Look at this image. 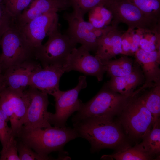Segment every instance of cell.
Listing matches in <instances>:
<instances>
[{
	"mask_svg": "<svg viewBox=\"0 0 160 160\" xmlns=\"http://www.w3.org/2000/svg\"><path fill=\"white\" fill-rule=\"evenodd\" d=\"M13 19L3 5L0 3V38L12 25Z\"/></svg>",
	"mask_w": 160,
	"mask_h": 160,
	"instance_id": "obj_32",
	"label": "cell"
},
{
	"mask_svg": "<svg viewBox=\"0 0 160 160\" xmlns=\"http://www.w3.org/2000/svg\"><path fill=\"white\" fill-rule=\"evenodd\" d=\"M1 0H0V1H1Z\"/></svg>",
	"mask_w": 160,
	"mask_h": 160,
	"instance_id": "obj_36",
	"label": "cell"
},
{
	"mask_svg": "<svg viewBox=\"0 0 160 160\" xmlns=\"http://www.w3.org/2000/svg\"><path fill=\"white\" fill-rule=\"evenodd\" d=\"M57 12H52L44 14L19 27L34 49L41 46L44 39L58 28Z\"/></svg>",
	"mask_w": 160,
	"mask_h": 160,
	"instance_id": "obj_13",
	"label": "cell"
},
{
	"mask_svg": "<svg viewBox=\"0 0 160 160\" xmlns=\"http://www.w3.org/2000/svg\"><path fill=\"white\" fill-rule=\"evenodd\" d=\"M105 66L107 75L111 77L128 75L133 71V60L124 55L117 59L102 61Z\"/></svg>",
	"mask_w": 160,
	"mask_h": 160,
	"instance_id": "obj_21",
	"label": "cell"
},
{
	"mask_svg": "<svg viewBox=\"0 0 160 160\" xmlns=\"http://www.w3.org/2000/svg\"><path fill=\"white\" fill-rule=\"evenodd\" d=\"M104 4L112 15V25L122 23L130 29L153 30L160 27V21L150 18L129 0H105Z\"/></svg>",
	"mask_w": 160,
	"mask_h": 160,
	"instance_id": "obj_5",
	"label": "cell"
},
{
	"mask_svg": "<svg viewBox=\"0 0 160 160\" xmlns=\"http://www.w3.org/2000/svg\"><path fill=\"white\" fill-rule=\"evenodd\" d=\"M112 119L105 117L87 118L73 122V128L79 137L90 143L92 152L121 147L124 143L125 136Z\"/></svg>",
	"mask_w": 160,
	"mask_h": 160,
	"instance_id": "obj_1",
	"label": "cell"
},
{
	"mask_svg": "<svg viewBox=\"0 0 160 160\" xmlns=\"http://www.w3.org/2000/svg\"><path fill=\"white\" fill-rule=\"evenodd\" d=\"M134 55L136 61L142 68L145 79L143 85L135 91L138 94L160 84V52H147L139 48Z\"/></svg>",
	"mask_w": 160,
	"mask_h": 160,
	"instance_id": "obj_15",
	"label": "cell"
},
{
	"mask_svg": "<svg viewBox=\"0 0 160 160\" xmlns=\"http://www.w3.org/2000/svg\"><path fill=\"white\" fill-rule=\"evenodd\" d=\"M40 65L29 60L7 68L3 74L6 87L14 90H25L29 87L32 73Z\"/></svg>",
	"mask_w": 160,
	"mask_h": 160,
	"instance_id": "obj_17",
	"label": "cell"
},
{
	"mask_svg": "<svg viewBox=\"0 0 160 160\" xmlns=\"http://www.w3.org/2000/svg\"><path fill=\"white\" fill-rule=\"evenodd\" d=\"M140 35L138 29H130L123 33L122 37V54L131 56L140 48Z\"/></svg>",
	"mask_w": 160,
	"mask_h": 160,
	"instance_id": "obj_25",
	"label": "cell"
},
{
	"mask_svg": "<svg viewBox=\"0 0 160 160\" xmlns=\"http://www.w3.org/2000/svg\"><path fill=\"white\" fill-rule=\"evenodd\" d=\"M148 89L137 97L151 113L154 124L159 119L160 116V84Z\"/></svg>",
	"mask_w": 160,
	"mask_h": 160,
	"instance_id": "obj_22",
	"label": "cell"
},
{
	"mask_svg": "<svg viewBox=\"0 0 160 160\" xmlns=\"http://www.w3.org/2000/svg\"><path fill=\"white\" fill-rule=\"evenodd\" d=\"M86 77L80 76L78 84L74 88L65 91L60 89L52 95L55 101V112L51 113L49 122L54 126H66L68 118L75 112L78 111L82 104L78 98L80 91L87 87Z\"/></svg>",
	"mask_w": 160,
	"mask_h": 160,
	"instance_id": "obj_9",
	"label": "cell"
},
{
	"mask_svg": "<svg viewBox=\"0 0 160 160\" xmlns=\"http://www.w3.org/2000/svg\"><path fill=\"white\" fill-rule=\"evenodd\" d=\"M71 7L69 0H33L29 8L16 18L17 25L21 27L42 15L57 12Z\"/></svg>",
	"mask_w": 160,
	"mask_h": 160,
	"instance_id": "obj_18",
	"label": "cell"
},
{
	"mask_svg": "<svg viewBox=\"0 0 160 160\" xmlns=\"http://www.w3.org/2000/svg\"><path fill=\"white\" fill-rule=\"evenodd\" d=\"M88 12L89 22L97 29H102L108 26L112 19L111 12L104 4L95 7Z\"/></svg>",
	"mask_w": 160,
	"mask_h": 160,
	"instance_id": "obj_24",
	"label": "cell"
},
{
	"mask_svg": "<svg viewBox=\"0 0 160 160\" xmlns=\"http://www.w3.org/2000/svg\"><path fill=\"white\" fill-rule=\"evenodd\" d=\"M151 129L142 138L143 141L136 146L151 158L160 152V120L158 119Z\"/></svg>",
	"mask_w": 160,
	"mask_h": 160,
	"instance_id": "obj_20",
	"label": "cell"
},
{
	"mask_svg": "<svg viewBox=\"0 0 160 160\" xmlns=\"http://www.w3.org/2000/svg\"><path fill=\"white\" fill-rule=\"evenodd\" d=\"M63 18L68 23L65 34L70 38L76 44H81L89 51L95 52L103 28H95L89 22L85 21L81 13L74 10L65 13Z\"/></svg>",
	"mask_w": 160,
	"mask_h": 160,
	"instance_id": "obj_10",
	"label": "cell"
},
{
	"mask_svg": "<svg viewBox=\"0 0 160 160\" xmlns=\"http://www.w3.org/2000/svg\"><path fill=\"white\" fill-rule=\"evenodd\" d=\"M47 41L34 49V56L41 61L43 66L58 64L65 66L68 58L77 44L58 28L48 36Z\"/></svg>",
	"mask_w": 160,
	"mask_h": 160,
	"instance_id": "obj_7",
	"label": "cell"
},
{
	"mask_svg": "<svg viewBox=\"0 0 160 160\" xmlns=\"http://www.w3.org/2000/svg\"><path fill=\"white\" fill-rule=\"evenodd\" d=\"M138 30L140 38L139 48L147 52H160V27L153 30Z\"/></svg>",
	"mask_w": 160,
	"mask_h": 160,
	"instance_id": "obj_23",
	"label": "cell"
},
{
	"mask_svg": "<svg viewBox=\"0 0 160 160\" xmlns=\"http://www.w3.org/2000/svg\"><path fill=\"white\" fill-rule=\"evenodd\" d=\"M101 158L116 160H146L152 158L135 146L132 148L126 147L113 154L104 155Z\"/></svg>",
	"mask_w": 160,
	"mask_h": 160,
	"instance_id": "obj_26",
	"label": "cell"
},
{
	"mask_svg": "<svg viewBox=\"0 0 160 160\" xmlns=\"http://www.w3.org/2000/svg\"><path fill=\"white\" fill-rule=\"evenodd\" d=\"M9 119L0 108V141L2 146L0 153L4 151L15 138L11 127L7 124Z\"/></svg>",
	"mask_w": 160,
	"mask_h": 160,
	"instance_id": "obj_28",
	"label": "cell"
},
{
	"mask_svg": "<svg viewBox=\"0 0 160 160\" xmlns=\"http://www.w3.org/2000/svg\"><path fill=\"white\" fill-rule=\"evenodd\" d=\"M3 71L2 68L0 63V75L2 74V72Z\"/></svg>",
	"mask_w": 160,
	"mask_h": 160,
	"instance_id": "obj_35",
	"label": "cell"
},
{
	"mask_svg": "<svg viewBox=\"0 0 160 160\" xmlns=\"http://www.w3.org/2000/svg\"><path fill=\"white\" fill-rule=\"evenodd\" d=\"M17 141L15 138L5 150L0 153V160H20L18 154Z\"/></svg>",
	"mask_w": 160,
	"mask_h": 160,
	"instance_id": "obj_33",
	"label": "cell"
},
{
	"mask_svg": "<svg viewBox=\"0 0 160 160\" xmlns=\"http://www.w3.org/2000/svg\"><path fill=\"white\" fill-rule=\"evenodd\" d=\"M122 34L117 25L111 24L103 28L98 39L95 56L103 61L122 54Z\"/></svg>",
	"mask_w": 160,
	"mask_h": 160,
	"instance_id": "obj_16",
	"label": "cell"
},
{
	"mask_svg": "<svg viewBox=\"0 0 160 160\" xmlns=\"http://www.w3.org/2000/svg\"><path fill=\"white\" fill-rule=\"evenodd\" d=\"M65 72L64 66L58 64L43 66L40 65L32 73L29 87L52 95L59 90V83Z\"/></svg>",
	"mask_w": 160,
	"mask_h": 160,
	"instance_id": "obj_14",
	"label": "cell"
},
{
	"mask_svg": "<svg viewBox=\"0 0 160 160\" xmlns=\"http://www.w3.org/2000/svg\"><path fill=\"white\" fill-rule=\"evenodd\" d=\"M27 91L30 102L22 127L26 129H44L51 126L50 112L48 111L49 101L47 94L29 87Z\"/></svg>",
	"mask_w": 160,
	"mask_h": 160,
	"instance_id": "obj_11",
	"label": "cell"
},
{
	"mask_svg": "<svg viewBox=\"0 0 160 160\" xmlns=\"http://www.w3.org/2000/svg\"><path fill=\"white\" fill-rule=\"evenodd\" d=\"M105 0H69L73 10L81 13L84 16L90 10L101 4Z\"/></svg>",
	"mask_w": 160,
	"mask_h": 160,
	"instance_id": "obj_30",
	"label": "cell"
},
{
	"mask_svg": "<svg viewBox=\"0 0 160 160\" xmlns=\"http://www.w3.org/2000/svg\"><path fill=\"white\" fill-rule=\"evenodd\" d=\"M17 146L20 160H48L35 152L20 140L17 141Z\"/></svg>",
	"mask_w": 160,
	"mask_h": 160,
	"instance_id": "obj_31",
	"label": "cell"
},
{
	"mask_svg": "<svg viewBox=\"0 0 160 160\" xmlns=\"http://www.w3.org/2000/svg\"><path fill=\"white\" fill-rule=\"evenodd\" d=\"M76 131L67 127L52 126L45 128L26 129L22 127L17 137L40 155L48 160L52 152L63 150L70 141L79 137Z\"/></svg>",
	"mask_w": 160,
	"mask_h": 160,
	"instance_id": "obj_2",
	"label": "cell"
},
{
	"mask_svg": "<svg viewBox=\"0 0 160 160\" xmlns=\"http://www.w3.org/2000/svg\"><path fill=\"white\" fill-rule=\"evenodd\" d=\"M144 77L139 65L134 66L133 71L130 74L123 76L111 77L105 84L112 91L121 95H134V90L143 84Z\"/></svg>",
	"mask_w": 160,
	"mask_h": 160,
	"instance_id": "obj_19",
	"label": "cell"
},
{
	"mask_svg": "<svg viewBox=\"0 0 160 160\" xmlns=\"http://www.w3.org/2000/svg\"><path fill=\"white\" fill-rule=\"evenodd\" d=\"M30 102L27 90L19 91L5 87L0 92V108L9 118L15 138L24 124Z\"/></svg>",
	"mask_w": 160,
	"mask_h": 160,
	"instance_id": "obj_8",
	"label": "cell"
},
{
	"mask_svg": "<svg viewBox=\"0 0 160 160\" xmlns=\"http://www.w3.org/2000/svg\"><path fill=\"white\" fill-rule=\"evenodd\" d=\"M150 18L160 21V0H129Z\"/></svg>",
	"mask_w": 160,
	"mask_h": 160,
	"instance_id": "obj_27",
	"label": "cell"
},
{
	"mask_svg": "<svg viewBox=\"0 0 160 160\" xmlns=\"http://www.w3.org/2000/svg\"><path fill=\"white\" fill-rule=\"evenodd\" d=\"M2 53L0 63L3 71L30 60L34 49L18 26L12 25L1 37Z\"/></svg>",
	"mask_w": 160,
	"mask_h": 160,
	"instance_id": "obj_4",
	"label": "cell"
},
{
	"mask_svg": "<svg viewBox=\"0 0 160 160\" xmlns=\"http://www.w3.org/2000/svg\"><path fill=\"white\" fill-rule=\"evenodd\" d=\"M33 0H1V3L13 18H16Z\"/></svg>",
	"mask_w": 160,
	"mask_h": 160,
	"instance_id": "obj_29",
	"label": "cell"
},
{
	"mask_svg": "<svg viewBox=\"0 0 160 160\" xmlns=\"http://www.w3.org/2000/svg\"><path fill=\"white\" fill-rule=\"evenodd\" d=\"M132 96L115 92L105 84L92 99L83 103L80 109L72 117V121L74 122L90 117L112 118L121 112Z\"/></svg>",
	"mask_w": 160,
	"mask_h": 160,
	"instance_id": "obj_3",
	"label": "cell"
},
{
	"mask_svg": "<svg viewBox=\"0 0 160 160\" xmlns=\"http://www.w3.org/2000/svg\"><path fill=\"white\" fill-rule=\"evenodd\" d=\"M121 113V122L124 129L134 138L142 139L153 125V116L137 95L131 97Z\"/></svg>",
	"mask_w": 160,
	"mask_h": 160,
	"instance_id": "obj_6",
	"label": "cell"
},
{
	"mask_svg": "<svg viewBox=\"0 0 160 160\" xmlns=\"http://www.w3.org/2000/svg\"><path fill=\"white\" fill-rule=\"evenodd\" d=\"M89 52L81 45L74 48L64 66L65 72L77 71L85 75L95 76L99 81H101L105 72V66L100 60Z\"/></svg>",
	"mask_w": 160,
	"mask_h": 160,
	"instance_id": "obj_12",
	"label": "cell"
},
{
	"mask_svg": "<svg viewBox=\"0 0 160 160\" xmlns=\"http://www.w3.org/2000/svg\"><path fill=\"white\" fill-rule=\"evenodd\" d=\"M5 87L3 74L0 75V92Z\"/></svg>",
	"mask_w": 160,
	"mask_h": 160,
	"instance_id": "obj_34",
	"label": "cell"
}]
</instances>
